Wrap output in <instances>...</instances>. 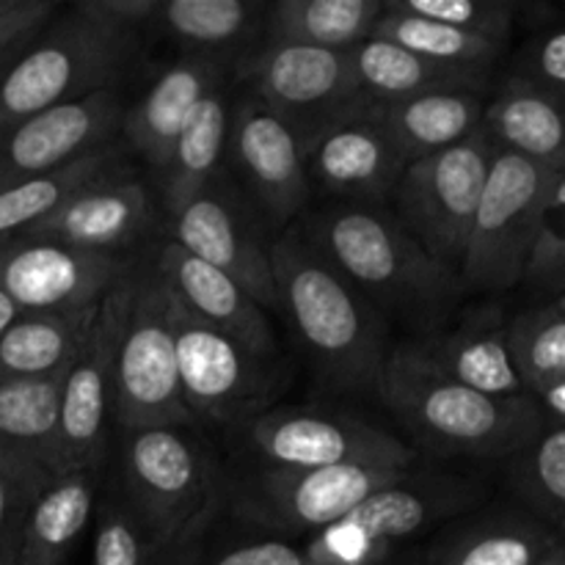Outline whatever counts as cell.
Returning <instances> with one entry per match:
<instances>
[{
	"label": "cell",
	"instance_id": "cell-1",
	"mask_svg": "<svg viewBox=\"0 0 565 565\" xmlns=\"http://www.w3.org/2000/svg\"><path fill=\"white\" fill-rule=\"evenodd\" d=\"M276 315L285 318L320 386L334 395L379 401L392 351L384 315L298 232L270 243Z\"/></svg>",
	"mask_w": 565,
	"mask_h": 565
},
{
	"label": "cell",
	"instance_id": "cell-2",
	"mask_svg": "<svg viewBox=\"0 0 565 565\" xmlns=\"http://www.w3.org/2000/svg\"><path fill=\"white\" fill-rule=\"evenodd\" d=\"M296 226L390 326L425 337L452 320L463 296L458 270L430 257L386 204L326 202Z\"/></svg>",
	"mask_w": 565,
	"mask_h": 565
},
{
	"label": "cell",
	"instance_id": "cell-3",
	"mask_svg": "<svg viewBox=\"0 0 565 565\" xmlns=\"http://www.w3.org/2000/svg\"><path fill=\"white\" fill-rule=\"evenodd\" d=\"M379 403L419 447L441 458L505 461L550 428L530 395L469 390L441 373L412 337L392 345Z\"/></svg>",
	"mask_w": 565,
	"mask_h": 565
},
{
	"label": "cell",
	"instance_id": "cell-4",
	"mask_svg": "<svg viewBox=\"0 0 565 565\" xmlns=\"http://www.w3.org/2000/svg\"><path fill=\"white\" fill-rule=\"evenodd\" d=\"M116 478L110 489L154 550L207 533L224 513V472L196 425L110 434Z\"/></svg>",
	"mask_w": 565,
	"mask_h": 565
},
{
	"label": "cell",
	"instance_id": "cell-5",
	"mask_svg": "<svg viewBox=\"0 0 565 565\" xmlns=\"http://www.w3.org/2000/svg\"><path fill=\"white\" fill-rule=\"evenodd\" d=\"M491 500L489 475L412 467L348 516L301 541L309 565H379Z\"/></svg>",
	"mask_w": 565,
	"mask_h": 565
},
{
	"label": "cell",
	"instance_id": "cell-6",
	"mask_svg": "<svg viewBox=\"0 0 565 565\" xmlns=\"http://www.w3.org/2000/svg\"><path fill=\"white\" fill-rule=\"evenodd\" d=\"M141 42L138 33L61 6L0 81V130L88 94L119 92L141 55Z\"/></svg>",
	"mask_w": 565,
	"mask_h": 565
},
{
	"label": "cell",
	"instance_id": "cell-7",
	"mask_svg": "<svg viewBox=\"0 0 565 565\" xmlns=\"http://www.w3.org/2000/svg\"><path fill=\"white\" fill-rule=\"evenodd\" d=\"M550 213H565V174L497 152L458 263L463 292L500 296L519 287L530 243Z\"/></svg>",
	"mask_w": 565,
	"mask_h": 565
},
{
	"label": "cell",
	"instance_id": "cell-8",
	"mask_svg": "<svg viewBox=\"0 0 565 565\" xmlns=\"http://www.w3.org/2000/svg\"><path fill=\"white\" fill-rule=\"evenodd\" d=\"M408 469L345 463L326 469L243 467L224 472V511L246 533L307 541Z\"/></svg>",
	"mask_w": 565,
	"mask_h": 565
},
{
	"label": "cell",
	"instance_id": "cell-9",
	"mask_svg": "<svg viewBox=\"0 0 565 565\" xmlns=\"http://www.w3.org/2000/svg\"><path fill=\"white\" fill-rule=\"evenodd\" d=\"M169 318L174 331L180 395L193 423L235 430L274 408L281 386L290 379L285 359L248 351L224 331L193 318L171 292Z\"/></svg>",
	"mask_w": 565,
	"mask_h": 565
},
{
	"label": "cell",
	"instance_id": "cell-10",
	"mask_svg": "<svg viewBox=\"0 0 565 565\" xmlns=\"http://www.w3.org/2000/svg\"><path fill=\"white\" fill-rule=\"evenodd\" d=\"M235 430L241 447L252 456L248 467L326 469L345 467V463L381 469L417 467V450L412 445L351 408L274 406Z\"/></svg>",
	"mask_w": 565,
	"mask_h": 565
},
{
	"label": "cell",
	"instance_id": "cell-11",
	"mask_svg": "<svg viewBox=\"0 0 565 565\" xmlns=\"http://www.w3.org/2000/svg\"><path fill=\"white\" fill-rule=\"evenodd\" d=\"M110 419L119 430L196 425L182 403L177 381L169 290L152 263L138 265L132 281L130 307L114 359Z\"/></svg>",
	"mask_w": 565,
	"mask_h": 565
},
{
	"label": "cell",
	"instance_id": "cell-12",
	"mask_svg": "<svg viewBox=\"0 0 565 565\" xmlns=\"http://www.w3.org/2000/svg\"><path fill=\"white\" fill-rule=\"evenodd\" d=\"M497 152L480 127L456 147L406 163L386 202L430 257L456 270Z\"/></svg>",
	"mask_w": 565,
	"mask_h": 565
},
{
	"label": "cell",
	"instance_id": "cell-13",
	"mask_svg": "<svg viewBox=\"0 0 565 565\" xmlns=\"http://www.w3.org/2000/svg\"><path fill=\"white\" fill-rule=\"evenodd\" d=\"M235 72L246 94L285 119L303 143L373 108L359 86L351 53L263 42Z\"/></svg>",
	"mask_w": 565,
	"mask_h": 565
},
{
	"label": "cell",
	"instance_id": "cell-14",
	"mask_svg": "<svg viewBox=\"0 0 565 565\" xmlns=\"http://www.w3.org/2000/svg\"><path fill=\"white\" fill-rule=\"evenodd\" d=\"M224 174L274 235L296 224L312 204L303 138L246 92L232 103Z\"/></svg>",
	"mask_w": 565,
	"mask_h": 565
},
{
	"label": "cell",
	"instance_id": "cell-15",
	"mask_svg": "<svg viewBox=\"0 0 565 565\" xmlns=\"http://www.w3.org/2000/svg\"><path fill=\"white\" fill-rule=\"evenodd\" d=\"M141 265V259H138ZM136 268L99 303L92 331L75 362L66 367L58 395V441L64 472L103 469L114 434V359L130 307Z\"/></svg>",
	"mask_w": 565,
	"mask_h": 565
},
{
	"label": "cell",
	"instance_id": "cell-16",
	"mask_svg": "<svg viewBox=\"0 0 565 565\" xmlns=\"http://www.w3.org/2000/svg\"><path fill=\"white\" fill-rule=\"evenodd\" d=\"M169 226V241L237 281L265 312H276L270 270V243L276 235H270L224 169L180 213L171 215Z\"/></svg>",
	"mask_w": 565,
	"mask_h": 565
},
{
	"label": "cell",
	"instance_id": "cell-17",
	"mask_svg": "<svg viewBox=\"0 0 565 565\" xmlns=\"http://www.w3.org/2000/svg\"><path fill=\"white\" fill-rule=\"evenodd\" d=\"M138 257L97 254L42 237H0V290L20 312H77L103 303Z\"/></svg>",
	"mask_w": 565,
	"mask_h": 565
},
{
	"label": "cell",
	"instance_id": "cell-18",
	"mask_svg": "<svg viewBox=\"0 0 565 565\" xmlns=\"http://www.w3.org/2000/svg\"><path fill=\"white\" fill-rule=\"evenodd\" d=\"M121 116V92H97L0 130V191L119 141Z\"/></svg>",
	"mask_w": 565,
	"mask_h": 565
},
{
	"label": "cell",
	"instance_id": "cell-19",
	"mask_svg": "<svg viewBox=\"0 0 565 565\" xmlns=\"http://www.w3.org/2000/svg\"><path fill=\"white\" fill-rule=\"evenodd\" d=\"M158 221L152 191L130 169L81 188L47 218L20 235L64 243L83 252L130 257L132 248L152 235Z\"/></svg>",
	"mask_w": 565,
	"mask_h": 565
},
{
	"label": "cell",
	"instance_id": "cell-20",
	"mask_svg": "<svg viewBox=\"0 0 565 565\" xmlns=\"http://www.w3.org/2000/svg\"><path fill=\"white\" fill-rule=\"evenodd\" d=\"M303 158L312 193L329 202L386 204L406 169L401 149L367 114L309 138Z\"/></svg>",
	"mask_w": 565,
	"mask_h": 565
},
{
	"label": "cell",
	"instance_id": "cell-21",
	"mask_svg": "<svg viewBox=\"0 0 565 565\" xmlns=\"http://www.w3.org/2000/svg\"><path fill=\"white\" fill-rule=\"evenodd\" d=\"M237 66L202 53H180L163 66L152 86L125 108L119 138L149 169L163 174L171 160L177 136L199 99L224 81Z\"/></svg>",
	"mask_w": 565,
	"mask_h": 565
},
{
	"label": "cell",
	"instance_id": "cell-22",
	"mask_svg": "<svg viewBox=\"0 0 565 565\" xmlns=\"http://www.w3.org/2000/svg\"><path fill=\"white\" fill-rule=\"evenodd\" d=\"M152 265L166 290L193 318L213 326L215 331H224L259 356H281L279 334L270 315L230 276L188 254L174 241L160 246Z\"/></svg>",
	"mask_w": 565,
	"mask_h": 565
},
{
	"label": "cell",
	"instance_id": "cell-23",
	"mask_svg": "<svg viewBox=\"0 0 565 565\" xmlns=\"http://www.w3.org/2000/svg\"><path fill=\"white\" fill-rule=\"evenodd\" d=\"M563 541L513 502H483L419 544V565H535Z\"/></svg>",
	"mask_w": 565,
	"mask_h": 565
},
{
	"label": "cell",
	"instance_id": "cell-24",
	"mask_svg": "<svg viewBox=\"0 0 565 565\" xmlns=\"http://www.w3.org/2000/svg\"><path fill=\"white\" fill-rule=\"evenodd\" d=\"M445 375L486 395H524L508 353V315L502 303L469 307L434 334L412 337Z\"/></svg>",
	"mask_w": 565,
	"mask_h": 565
},
{
	"label": "cell",
	"instance_id": "cell-25",
	"mask_svg": "<svg viewBox=\"0 0 565 565\" xmlns=\"http://www.w3.org/2000/svg\"><path fill=\"white\" fill-rule=\"evenodd\" d=\"M500 152L519 154L541 169L565 174V121L563 103L533 83L508 75L486 99L483 125Z\"/></svg>",
	"mask_w": 565,
	"mask_h": 565
},
{
	"label": "cell",
	"instance_id": "cell-26",
	"mask_svg": "<svg viewBox=\"0 0 565 565\" xmlns=\"http://www.w3.org/2000/svg\"><path fill=\"white\" fill-rule=\"evenodd\" d=\"M265 6L254 0H160L152 25L182 53H202L241 66L263 33Z\"/></svg>",
	"mask_w": 565,
	"mask_h": 565
},
{
	"label": "cell",
	"instance_id": "cell-27",
	"mask_svg": "<svg viewBox=\"0 0 565 565\" xmlns=\"http://www.w3.org/2000/svg\"><path fill=\"white\" fill-rule=\"evenodd\" d=\"M486 94L436 92L401 103H379L370 119L392 138L406 163L467 141L483 125Z\"/></svg>",
	"mask_w": 565,
	"mask_h": 565
},
{
	"label": "cell",
	"instance_id": "cell-28",
	"mask_svg": "<svg viewBox=\"0 0 565 565\" xmlns=\"http://www.w3.org/2000/svg\"><path fill=\"white\" fill-rule=\"evenodd\" d=\"M99 483L103 469H77L47 480L22 524L17 565H66L92 522Z\"/></svg>",
	"mask_w": 565,
	"mask_h": 565
},
{
	"label": "cell",
	"instance_id": "cell-29",
	"mask_svg": "<svg viewBox=\"0 0 565 565\" xmlns=\"http://www.w3.org/2000/svg\"><path fill=\"white\" fill-rule=\"evenodd\" d=\"M351 64L359 86L373 105L401 103L436 92L486 94L491 88L489 72L436 64L381 36H367L356 44L351 50Z\"/></svg>",
	"mask_w": 565,
	"mask_h": 565
},
{
	"label": "cell",
	"instance_id": "cell-30",
	"mask_svg": "<svg viewBox=\"0 0 565 565\" xmlns=\"http://www.w3.org/2000/svg\"><path fill=\"white\" fill-rule=\"evenodd\" d=\"M232 86L224 81L204 94L177 136L171 160L160 180V204L166 218L180 213L221 169L232 121Z\"/></svg>",
	"mask_w": 565,
	"mask_h": 565
},
{
	"label": "cell",
	"instance_id": "cell-31",
	"mask_svg": "<svg viewBox=\"0 0 565 565\" xmlns=\"http://www.w3.org/2000/svg\"><path fill=\"white\" fill-rule=\"evenodd\" d=\"M384 0H274L265 6L263 36L274 44L351 53L373 36Z\"/></svg>",
	"mask_w": 565,
	"mask_h": 565
},
{
	"label": "cell",
	"instance_id": "cell-32",
	"mask_svg": "<svg viewBox=\"0 0 565 565\" xmlns=\"http://www.w3.org/2000/svg\"><path fill=\"white\" fill-rule=\"evenodd\" d=\"M64 373L47 379H0V447L25 458L47 478L64 475L58 441Z\"/></svg>",
	"mask_w": 565,
	"mask_h": 565
},
{
	"label": "cell",
	"instance_id": "cell-33",
	"mask_svg": "<svg viewBox=\"0 0 565 565\" xmlns=\"http://www.w3.org/2000/svg\"><path fill=\"white\" fill-rule=\"evenodd\" d=\"M99 307L77 312H22L0 334V379H47L81 353Z\"/></svg>",
	"mask_w": 565,
	"mask_h": 565
},
{
	"label": "cell",
	"instance_id": "cell-34",
	"mask_svg": "<svg viewBox=\"0 0 565 565\" xmlns=\"http://www.w3.org/2000/svg\"><path fill=\"white\" fill-rule=\"evenodd\" d=\"M121 171H130V163H127V147L119 138V141L81 154L47 174L20 182L9 191H0V237L20 235L22 230L39 224L53 210H58L72 193L103 180V177L121 174Z\"/></svg>",
	"mask_w": 565,
	"mask_h": 565
},
{
	"label": "cell",
	"instance_id": "cell-35",
	"mask_svg": "<svg viewBox=\"0 0 565 565\" xmlns=\"http://www.w3.org/2000/svg\"><path fill=\"white\" fill-rule=\"evenodd\" d=\"M508 353L533 401L565 384V296L539 298L508 318Z\"/></svg>",
	"mask_w": 565,
	"mask_h": 565
},
{
	"label": "cell",
	"instance_id": "cell-36",
	"mask_svg": "<svg viewBox=\"0 0 565 565\" xmlns=\"http://www.w3.org/2000/svg\"><path fill=\"white\" fill-rule=\"evenodd\" d=\"M508 502L555 533L565 522V425L546 428L527 447L505 458Z\"/></svg>",
	"mask_w": 565,
	"mask_h": 565
},
{
	"label": "cell",
	"instance_id": "cell-37",
	"mask_svg": "<svg viewBox=\"0 0 565 565\" xmlns=\"http://www.w3.org/2000/svg\"><path fill=\"white\" fill-rule=\"evenodd\" d=\"M373 36L390 39L408 53H417L436 64L489 72V75H494V66L500 64L508 50V44L497 42V39L475 36V33L458 31V28L441 25V22L403 14V11L390 9L386 0L384 14L373 28Z\"/></svg>",
	"mask_w": 565,
	"mask_h": 565
},
{
	"label": "cell",
	"instance_id": "cell-38",
	"mask_svg": "<svg viewBox=\"0 0 565 565\" xmlns=\"http://www.w3.org/2000/svg\"><path fill=\"white\" fill-rule=\"evenodd\" d=\"M386 6L505 44L519 17V0H386Z\"/></svg>",
	"mask_w": 565,
	"mask_h": 565
},
{
	"label": "cell",
	"instance_id": "cell-39",
	"mask_svg": "<svg viewBox=\"0 0 565 565\" xmlns=\"http://www.w3.org/2000/svg\"><path fill=\"white\" fill-rule=\"evenodd\" d=\"M47 480L53 478L0 447V565H17L22 524Z\"/></svg>",
	"mask_w": 565,
	"mask_h": 565
},
{
	"label": "cell",
	"instance_id": "cell-40",
	"mask_svg": "<svg viewBox=\"0 0 565 565\" xmlns=\"http://www.w3.org/2000/svg\"><path fill=\"white\" fill-rule=\"evenodd\" d=\"M94 524L92 565H152L154 550L114 489L103 497Z\"/></svg>",
	"mask_w": 565,
	"mask_h": 565
},
{
	"label": "cell",
	"instance_id": "cell-41",
	"mask_svg": "<svg viewBox=\"0 0 565 565\" xmlns=\"http://www.w3.org/2000/svg\"><path fill=\"white\" fill-rule=\"evenodd\" d=\"M519 285L535 298H561L565 292V213H550L535 232Z\"/></svg>",
	"mask_w": 565,
	"mask_h": 565
},
{
	"label": "cell",
	"instance_id": "cell-42",
	"mask_svg": "<svg viewBox=\"0 0 565 565\" xmlns=\"http://www.w3.org/2000/svg\"><path fill=\"white\" fill-rule=\"evenodd\" d=\"M202 565H309L301 541H281L241 530L237 539H204Z\"/></svg>",
	"mask_w": 565,
	"mask_h": 565
},
{
	"label": "cell",
	"instance_id": "cell-43",
	"mask_svg": "<svg viewBox=\"0 0 565 565\" xmlns=\"http://www.w3.org/2000/svg\"><path fill=\"white\" fill-rule=\"evenodd\" d=\"M511 75L533 83L550 97L565 103V33L561 25L541 28L522 44Z\"/></svg>",
	"mask_w": 565,
	"mask_h": 565
},
{
	"label": "cell",
	"instance_id": "cell-44",
	"mask_svg": "<svg viewBox=\"0 0 565 565\" xmlns=\"http://www.w3.org/2000/svg\"><path fill=\"white\" fill-rule=\"evenodd\" d=\"M158 3L160 0H81V3L72 6L88 20L143 36V31L152 25Z\"/></svg>",
	"mask_w": 565,
	"mask_h": 565
},
{
	"label": "cell",
	"instance_id": "cell-45",
	"mask_svg": "<svg viewBox=\"0 0 565 565\" xmlns=\"http://www.w3.org/2000/svg\"><path fill=\"white\" fill-rule=\"evenodd\" d=\"M61 11L58 0H17L0 17V53L22 42H31L42 33V28Z\"/></svg>",
	"mask_w": 565,
	"mask_h": 565
},
{
	"label": "cell",
	"instance_id": "cell-46",
	"mask_svg": "<svg viewBox=\"0 0 565 565\" xmlns=\"http://www.w3.org/2000/svg\"><path fill=\"white\" fill-rule=\"evenodd\" d=\"M207 533L191 535V539L177 541V544L166 546V550H158L152 565H202L204 539H207Z\"/></svg>",
	"mask_w": 565,
	"mask_h": 565
},
{
	"label": "cell",
	"instance_id": "cell-47",
	"mask_svg": "<svg viewBox=\"0 0 565 565\" xmlns=\"http://www.w3.org/2000/svg\"><path fill=\"white\" fill-rule=\"evenodd\" d=\"M20 307H17L14 301H11L9 296H6L3 290H0V334H3L6 329H9L11 323H14L17 318H20Z\"/></svg>",
	"mask_w": 565,
	"mask_h": 565
},
{
	"label": "cell",
	"instance_id": "cell-48",
	"mask_svg": "<svg viewBox=\"0 0 565 565\" xmlns=\"http://www.w3.org/2000/svg\"><path fill=\"white\" fill-rule=\"evenodd\" d=\"M379 565H419V544L417 546H408V550L397 552V555L386 557L384 563Z\"/></svg>",
	"mask_w": 565,
	"mask_h": 565
},
{
	"label": "cell",
	"instance_id": "cell-49",
	"mask_svg": "<svg viewBox=\"0 0 565 565\" xmlns=\"http://www.w3.org/2000/svg\"><path fill=\"white\" fill-rule=\"evenodd\" d=\"M31 42H33V39H31ZM31 42H22V44H14V47H9V50H6V53H0V81H3L6 70H9V66H11V64H14V58H17V55H20V53H22V50H25V47H28V44H31Z\"/></svg>",
	"mask_w": 565,
	"mask_h": 565
},
{
	"label": "cell",
	"instance_id": "cell-50",
	"mask_svg": "<svg viewBox=\"0 0 565 565\" xmlns=\"http://www.w3.org/2000/svg\"><path fill=\"white\" fill-rule=\"evenodd\" d=\"M535 565H565V546H563V541H557L555 546H552L550 552H546L544 557H541L539 563Z\"/></svg>",
	"mask_w": 565,
	"mask_h": 565
},
{
	"label": "cell",
	"instance_id": "cell-51",
	"mask_svg": "<svg viewBox=\"0 0 565 565\" xmlns=\"http://www.w3.org/2000/svg\"><path fill=\"white\" fill-rule=\"evenodd\" d=\"M14 3H17V0H0V17H3L6 11H9Z\"/></svg>",
	"mask_w": 565,
	"mask_h": 565
}]
</instances>
